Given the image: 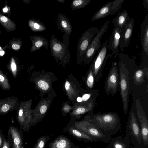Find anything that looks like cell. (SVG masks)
<instances>
[{
	"label": "cell",
	"mask_w": 148,
	"mask_h": 148,
	"mask_svg": "<svg viewBox=\"0 0 148 148\" xmlns=\"http://www.w3.org/2000/svg\"><path fill=\"white\" fill-rule=\"evenodd\" d=\"M62 38L63 41L62 42L56 38L53 32L50 42L52 56L57 63L60 61V64H62L64 66L69 62L70 59V54L68 50L69 36L64 33Z\"/></svg>",
	"instance_id": "cell-1"
},
{
	"label": "cell",
	"mask_w": 148,
	"mask_h": 148,
	"mask_svg": "<svg viewBox=\"0 0 148 148\" xmlns=\"http://www.w3.org/2000/svg\"><path fill=\"white\" fill-rule=\"evenodd\" d=\"M89 112L85 117V119L92 122L102 132L114 130L120 123L118 115L116 113L108 112L101 114L99 113L93 114Z\"/></svg>",
	"instance_id": "cell-2"
},
{
	"label": "cell",
	"mask_w": 148,
	"mask_h": 148,
	"mask_svg": "<svg viewBox=\"0 0 148 148\" xmlns=\"http://www.w3.org/2000/svg\"><path fill=\"white\" fill-rule=\"evenodd\" d=\"M118 64L120 69V86L123 110L127 114L129 99V75L125 64L121 57Z\"/></svg>",
	"instance_id": "cell-3"
},
{
	"label": "cell",
	"mask_w": 148,
	"mask_h": 148,
	"mask_svg": "<svg viewBox=\"0 0 148 148\" xmlns=\"http://www.w3.org/2000/svg\"><path fill=\"white\" fill-rule=\"evenodd\" d=\"M100 30L97 25L94 26L86 30L82 34L77 46V62H83L85 53L91 42Z\"/></svg>",
	"instance_id": "cell-4"
},
{
	"label": "cell",
	"mask_w": 148,
	"mask_h": 148,
	"mask_svg": "<svg viewBox=\"0 0 148 148\" xmlns=\"http://www.w3.org/2000/svg\"><path fill=\"white\" fill-rule=\"evenodd\" d=\"M110 22L106 21L92 40L84 56L83 62L84 65L90 62L97 51L100 48L102 45L100 40L101 38L107 30Z\"/></svg>",
	"instance_id": "cell-5"
},
{
	"label": "cell",
	"mask_w": 148,
	"mask_h": 148,
	"mask_svg": "<svg viewBox=\"0 0 148 148\" xmlns=\"http://www.w3.org/2000/svg\"><path fill=\"white\" fill-rule=\"evenodd\" d=\"M76 128L79 130L89 136L95 141L104 142L109 141V138L99 130L92 122L85 119L75 123Z\"/></svg>",
	"instance_id": "cell-6"
},
{
	"label": "cell",
	"mask_w": 148,
	"mask_h": 148,
	"mask_svg": "<svg viewBox=\"0 0 148 148\" xmlns=\"http://www.w3.org/2000/svg\"><path fill=\"white\" fill-rule=\"evenodd\" d=\"M109 39V38H108L102 44L91 64L94 78L96 81L98 80V74L104 67L106 61L109 58L112 57L111 53L109 54L106 56Z\"/></svg>",
	"instance_id": "cell-7"
},
{
	"label": "cell",
	"mask_w": 148,
	"mask_h": 148,
	"mask_svg": "<svg viewBox=\"0 0 148 148\" xmlns=\"http://www.w3.org/2000/svg\"><path fill=\"white\" fill-rule=\"evenodd\" d=\"M118 82L117 65L116 63L113 62L105 84V91L106 94L110 93L114 95L116 94L118 90Z\"/></svg>",
	"instance_id": "cell-8"
},
{
	"label": "cell",
	"mask_w": 148,
	"mask_h": 148,
	"mask_svg": "<svg viewBox=\"0 0 148 148\" xmlns=\"http://www.w3.org/2000/svg\"><path fill=\"white\" fill-rule=\"evenodd\" d=\"M136 105L138 117L141 126V133L142 140L144 144H148V121L139 100L136 101Z\"/></svg>",
	"instance_id": "cell-9"
},
{
	"label": "cell",
	"mask_w": 148,
	"mask_h": 148,
	"mask_svg": "<svg viewBox=\"0 0 148 148\" xmlns=\"http://www.w3.org/2000/svg\"><path fill=\"white\" fill-rule=\"evenodd\" d=\"M134 26V21L132 18L128 23L120 29L119 46L120 52H122L125 48H127L131 39Z\"/></svg>",
	"instance_id": "cell-10"
},
{
	"label": "cell",
	"mask_w": 148,
	"mask_h": 148,
	"mask_svg": "<svg viewBox=\"0 0 148 148\" xmlns=\"http://www.w3.org/2000/svg\"><path fill=\"white\" fill-rule=\"evenodd\" d=\"M120 29L114 27L109 39L108 48L111 51L112 57H116L119 54L118 47L119 46Z\"/></svg>",
	"instance_id": "cell-11"
},
{
	"label": "cell",
	"mask_w": 148,
	"mask_h": 148,
	"mask_svg": "<svg viewBox=\"0 0 148 148\" xmlns=\"http://www.w3.org/2000/svg\"><path fill=\"white\" fill-rule=\"evenodd\" d=\"M140 31L141 45L143 56H148V14L141 25Z\"/></svg>",
	"instance_id": "cell-12"
},
{
	"label": "cell",
	"mask_w": 148,
	"mask_h": 148,
	"mask_svg": "<svg viewBox=\"0 0 148 148\" xmlns=\"http://www.w3.org/2000/svg\"><path fill=\"white\" fill-rule=\"evenodd\" d=\"M112 2H109L100 8L92 16L91 21L104 18L110 15H114Z\"/></svg>",
	"instance_id": "cell-13"
},
{
	"label": "cell",
	"mask_w": 148,
	"mask_h": 148,
	"mask_svg": "<svg viewBox=\"0 0 148 148\" xmlns=\"http://www.w3.org/2000/svg\"><path fill=\"white\" fill-rule=\"evenodd\" d=\"M57 23L58 29L62 32L65 33L70 36L72 32V27L67 17L63 14H59L57 17Z\"/></svg>",
	"instance_id": "cell-14"
},
{
	"label": "cell",
	"mask_w": 148,
	"mask_h": 148,
	"mask_svg": "<svg viewBox=\"0 0 148 148\" xmlns=\"http://www.w3.org/2000/svg\"><path fill=\"white\" fill-rule=\"evenodd\" d=\"M30 39L32 44V47L29 50L31 53L39 50L43 47L46 49H48L49 43L45 37L38 35H34L30 37Z\"/></svg>",
	"instance_id": "cell-15"
},
{
	"label": "cell",
	"mask_w": 148,
	"mask_h": 148,
	"mask_svg": "<svg viewBox=\"0 0 148 148\" xmlns=\"http://www.w3.org/2000/svg\"><path fill=\"white\" fill-rule=\"evenodd\" d=\"M129 126L132 134L140 144L142 140L141 131L135 114L133 112L130 115Z\"/></svg>",
	"instance_id": "cell-16"
},
{
	"label": "cell",
	"mask_w": 148,
	"mask_h": 148,
	"mask_svg": "<svg viewBox=\"0 0 148 148\" xmlns=\"http://www.w3.org/2000/svg\"><path fill=\"white\" fill-rule=\"evenodd\" d=\"M130 19L127 12L125 10L119 12L116 17L112 20V22L114 27L121 29L128 23Z\"/></svg>",
	"instance_id": "cell-17"
},
{
	"label": "cell",
	"mask_w": 148,
	"mask_h": 148,
	"mask_svg": "<svg viewBox=\"0 0 148 148\" xmlns=\"http://www.w3.org/2000/svg\"><path fill=\"white\" fill-rule=\"evenodd\" d=\"M95 101L92 99L83 103L76 106L72 115L79 116L92 110L95 106Z\"/></svg>",
	"instance_id": "cell-18"
},
{
	"label": "cell",
	"mask_w": 148,
	"mask_h": 148,
	"mask_svg": "<svg viewBox=\"0 0 148 148\" xmlns=\"http://www.w3.org/2000/svg\"><path fill=\"white\" fill-rule=\"evenodd\" d=\"M0 24L6 32L14 31L17 28L16 24L12 20L1 13H0Z\"/></svg>",
	"instance_id": "cell-19"
},
{
	"label": "cell",
	"mask_w": 148,
	"mask_h": 148,
	"mask_svg": "<svg viewBox=\"0 0 148 148\" xmlns=\"http://www.w3.org/2000/svg\"><path fill=\"white\" fill-rule=\"evenodd\" d=\"M13 139V148H24L22 140L18 131L15 128L10 129Z\"/></svg>",
	"instance_id": "cell-20"
},
{
	"label": "cell",
	"mask_w": 148,
	"mask_h": 148,
	"mask_svg": "<svg viewBox=\"0 0 148 148\" xmlns=\"http://www.w3.org/2000/svg\"><path fill=\"white\" fill-rule=\"evenodd\" d=\"M28 24L29 28L33 31L42 32L46 30L45 25L39 20L35 18L29 19Z\"/></svg>",
	"instance_id": "cell-21"
},
{
	"label": "cell",
	"mask_w": 148,
	"mask_h": 148,
	"mask_svg": "<svg viewBox=\"0 0 148 148\" xmlns=\"http://www.w3.org/2000/svg\"><path fill=\"white\" fill-rule=\"evenodd\" d=\"M51 148H70V144L67 139L60 137L51 144Z\"/></svg>",
	"instance_id": "cell-22"
},
{
	"label": "cell",
	"mask_w": 148,
	"mask_h": 148,
	"mask_svg": "<svg viewBox=\"0 0 148 148\" xmlns=\"http://www.w3.org/2000/svg\"><path fill=\"white\" fill-rule=\"evenodd\" d=\"M147 70V68L140 69L136 70L134 75V79L135 83L140 85L144 81V76L145 75V72Z\"/></svg>",
	"instance_id": "cell-23"
},
{
	"label": "cell",
	"mask_w": 148,
	"mask_h": 148,
	"mask_svg": "<svg viewBox=\"0 0 148 148\" xmlns=\"http://www.w3.org/2000/svg\"><path fill=\"white\" fill-rule=\"evenodd\" d=\"M92 0H74L72 1L71 5V9L76 10L85 7Z\"/></svg>",
	"instance_id": "cell-24"
},
{
	"label": "cell",
	"mask_w": 148,
	"mask_h": 148,
	"mask_svg": "<svg viewBox=\"0 0 148 148\" xmlns=\"http://www.w3.org/2000/svg\"><path fill=\"white\" fill-rule=\"evenodd\" d=\"M9 44L5 46L16 51H18L21 46L22 41L20 38H13L9 42Z\"/></svg>",
	"instance_id": "cell-25"
},
{
	"label": "cell",
	"mask_w": 148,
	"mask_h": 148,
	"mask_svg": "<svg viewBox=\"0 0 148 148\" xmlns=\"http://www.w3.org/2000/svg\"><path fill=\"white\" fill-rule=\"evenodd\" d=\"M70 131L72 134L79 138L86 139L90 141H95L91 137L78 130L71 128Z\"/></svg>",
	"instance_id": "cell-26"
},
{
	"label": "cell",
	"mask_w": 148,
	"mask_h": 148,
	"mask_svg": "<svg viewBox=\"0 0 148 148\" xmlns=\"http://www.w3.org/2000/svg\"><path fill=\"white\" fill-rule=\"evenodd\" d=\"M49 102L45 100L40 103L37 108V116H42L46 112L49 107Z\"/></svg>",
	"instance_id": "cell-27"
},
{
	"label": "cell",
	"mask_w": 148,
	"mask_h": 148,
	"mask_svg": "<svg viewBox=\"0 0 148 148\" xmlns=\"http://www.w3.org/2000/svg\"><path fill=\"white\" fill-rule=\"evenodd\" d=\"M94 78L92 65L91 64L90 66L89 73L86 79L87 85L90 88H92L93 87Z\"/></svg>",
	"instance_id": "cell-28"
},
{
	"label": "cell",
	"mask_w": 148,
	"mask_h": 148,
	"mask_svg": "<svg viewBox=\"0 0 148 148\" xmlns=\"http://www.w3.org/2000/svg\"><path fill=\"white\" fill-rule=\"evenodd\" d=\"M37 85L39 88L44 91H47L49 88L48 82L44 79H39L37 81Z\"/></svg>",
	"instance_id": "cell-29"
},
{
	"label": "cell",
	"mask_w": 148,
	"mask_h": 148,
	"mask_svg": "<svg viewBox=\"0 0 148 148\" xmlns=\"http://www.w3.org/2000/svg\"><path fill=\"white\" fill-rule=\"evenodd\" d=\"M64 87L69 96L71 97L75 92L74 89L72 87L71 83L68 81H66L65 83Z\"/></svg>",
	"instance_id": "cell-30"
},
{
	"label": "cell",
	"mask_w": 148,
	"mask_h": 148,
	"mask_svg": "<svg viewBox=\"0 0 148 148\" xmlns=\"http://www.w3.org/2000/svg\"><path fill=\"white\" fill-rule=\"evenodd\" d=\"M112 145L113 148H127L126 144L121 141H115L113 143Z\"/></svg>",
	"instance_id": "cell-31"
},
{
	"label": "cell",
	"mask_w": 148,
	"mask_h": 148,
	"mask_svg": "<svg viewBox=\"0 0 148 148\" xmlns=\"http://www.w3.org/2000/svg\"><path fill=\"white\" fill-rule=\"evenodd\" d=\"M45 141L46 138L45 137L41 138L38 141L35 148H43L45 145Z\"/></svg>",
	"instance_id": "cell-32"
},
{
	"label": "cell",
	"mask_w": 148,
	"mask_h": 148,
	"mask_svg": "<svg viewBox=\"0 0 148 148\" xmlns=\"http://www.w3.org/2000/svg\"><path fill=\"white\" fill-rule=\"evenodd\" d=\"M2 148H10V143L5 139H4Z\"/></svg>",
	"instance_id": "cell-33"
},
{
	"label": "cell",
	"mask_w": 148,
	"mask_h": 148,
	"mask_svg": "<svg viewBox=\"0 0 148 148\" xmlns=\"http://www.w3.org/2000/svg\"><path fill=\"white\" fill-rule=\"evenodd\" d=\"M71 107L68 105H65L63 106V110L64 111L66 112H69L71 110Z\"/></svg>",
	"instance_id": "cell-34"
},
{
	"label": "cell",
	"mask_w": 148,
	"mask_h": 148,
	"mask_svg": "<svg viewBox=\"0 0 148 148\" xmlns=\"http://www.w3.org/2000/svg\"><path fill=\"white\" fill-rule=\"evenodd\" d=\"M10 106L8 104H5L3 105L2 108L1 110L3 112L7 111L9 108Z\"/></svg>",
	"instance_id": "cell-35"
},
{
	"label": "cell",
	"mask_w": 148,
	"mask_h": 148,
	"mask_svg": "<svg viewBox=\"0 0 148 148\" xmlns=\"http://www.w3.org/2000/svg\"><path fill=\"white\" fill-rule=\"evenodd\" d=\"M13 59L12 60V62H11V69H12V71L13 72H14V71H15V70H16V66L15 63L14 62V60L13 59Z\"/></svg>",
	"instance_id": "cell-36"
},
{
	"label": "cell",
	"mask_w": 148,
	"mask_h": 148,
	"mask_svg": "<svg viewBox=\"0 0 148 148\" xmlns=\"http://www.w3.org/2000/svg\"><path fill=\"white\" fill-rule=\"evenodd\" d=\"M90 95L88 94H84L82 98V101H87L89 98Z\"/></svg>",
	"instance_id": "cell-37"
},
{
	"label": "cell",
	"mask_w": 148,
	"mask_h": 148,
	"mask_svg": "<svg viewBox=\"0 0 148 148\" xmlns=\"http://www.w3.org/2000/svg\"><path fill=\"white\" fill-rule=\"evenodd\" d=\"M143 3L145 8L148 10V0H144Z\"/></svg>",
	"instance_id": "cell-38"
},
{
	"label": "cell",
	"mask_w": 148,
	"mask_h": 148,
	"mask_svg": "<svg viewBox=\"0 0 148 148\" xmlns=\"http://www.w3.org/2000/svg\"><path fill=\"white\" fill-rule=\"evenodd\" d=\"M3 142L2 139V137L1 135L0 134V148H2V147L3 144Z\"/></svg>",
	"instance_id": "cell-39"
},
{
	"label": "cell",
	"mask_w": 148,
	"mask_h": 148,
	"mask_svg": "<svg viewBox=\"0 0 148 148\" xmlns=\"http://www.w3.org/2000/svg\"><path fill=\"white\" fill-rule=\"evenodd\" d=\"M77 101L78 102H81L82 101V98L80 97H78L77 99Z\"/></svg>",
	"instance_id": "cell-40"
},
{
	"label": "cell",
	"mask_w": 148,
	"mask_h": 148,
	"mask_svg": "<svg viewBox=\"0 0 148 148\" xmlns=\"http://www.w3.org/2000/svg\"><path fill=\"white\" fill-rule=\"evenodd\" d=\"M23 111L22 109H20L19 111V115L20 116H22Z\"/></svg>",
	"instance_id": "cell-41"
},
{
	"label": "cell",
	"mask_w": 148,
	"mask_h": 148,
	"mask_svg": "<svg viewBox=\"0 0 148 148\" xmlns=\"http://www.w3.org/2000/svg\"><path fill=\"white\" fill-rule=\"evenodd\" d=\"M23 1L24 3H26L27 4H29L30 1V0H23Z\"/></svg>",
	"instance_id": "cell-42"
},
{
	"label": "cell",
	"mask_w": 148,
	"mask_h": 148,
	"mask_svg": "<svg viewBox=\"0 0 148 148\" xmlns=\"http://www.w3.org/2000/svg\"><path fill=\"white\" fill-rule=\"evenodd\" d=\"M5 79L3 76L0 75V81L3 82L4 81Z\"/></svg>",
	"instance_id": "cell-43"
},
{
	"label": "cell",
	"mask_w": 148,
	"mask_h": 148,
	"mask_svg": "<svg viewBox=\"0 0 148 148\" xmlns=\"http://www.w3.org/2000/svg\"><path fill=\"white\" fill-rule=\"evenodd\" d=\"M66 0H56V1L60 3H63L64 1H65Z\"/></svg>",
	"instance_id": "cell-44"
},
{
	"label": "cell",
	"mask_w": 148,
	"mask_h": 148,
	"mask_svg": "<svg viewBox=\"0 0 148 148\" xmlns=\"http://www.w3.org/2000/svg\"><path fill=\"white\" fill-rule=\"evenodd\" d=\"M2 32L0 30V34H1Z\"/></svg>",
	"instance_id": "cell-45"
}]
</instances>
